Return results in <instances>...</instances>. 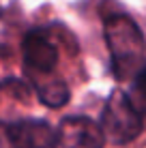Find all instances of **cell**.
<instances>
[{
	"instance_id": "1",
	"label": "cell",
	"mask_w": 146,
	"mask_h": 148,
	"mask_svg": "<svg viewBox=\"0 0 146 148\" xmlns=\"http://www.w3.org/2000/svg\"><path fill=\"white\" fill-rule=\"evenodd\" d=\"M103 34L112 56L116 79H133L146 67V39L129 15H110L103 24Z\"/></svg>"
},
{
	"instance_id": "2",
	"label": "cell",
	"mask_w": 146,
	"mask_h": 148,
	"mask_svg": "<svg viewBox=\"0 0 146 148\" xmlns=\"http://www.w3.org/2000/svg\"><path fill=\"white\" fill-rule=\"evenodd\" d=\"M101 129L105 133V140H110L116 146L129 144L142 133L144 116L135 110L125 90H114L110 95L101 116Z\"/></svg>"
},
{
	"instance_id": "3",
	"label": "cell",
	"mask_w": 146,
	"mask_h": 148,
	"mask_svg": "<svg viewBox=\"0 0 146 148\" xmlns=\"http://www.w3.org/2000/svg\"><path fill=\"white\" fill-rule=\"evenodd\" d=\"M13 148H58V129L41 118H22L7 125Z\"/></svg>"
},
{
	"instance_id": "4",
	"label": "cell",
	"mask_w": 146,
	"mask_h": 148,
	"mask_svg": "<svg viewBox=\"0 0 146 148\" xmlns=\"http://www.w3.org/2000/svg\"><path fill=\"white\" fill-rule=\"evenodd\" d=\"M58 144L62 148H103L105 133L88 116H67L58 125Z\"/></svg>"
},
{
	"instance_id": "5",
	"label": "cell",
	"mask_w": 146,
	"mask_h": 148,
	"mask_svg": "<svg viewBox=\"0 0 146 148\" xmlns=\"http://www.w3.org/2000/svg\"><path fill=\"white\" fill-rule=\"evenodd\" d=\"M24 64L30 73L47 75L58 64V47L49 41L43 30H30L22 41Z\"/></svg>"
},
{
	"instance_id": "6",
	"label": "cell",
	"mask_w": 146,
	"mask_h": 148,
	"mask_svg": "<svg viewBox=\"0 0 146 148\" xmlns=\"http://www.w3.org/2000/svg\"><path fill=\"white\" fill-rule=\"evenodd\" d=\"M37 97L47 108H62L71 99V92H69V86L62 79H47L37 86Z\"/></svg>"
},
{
	"instance_id": "7",
	"label": "cell",
	"mask_w": 146,
	"mask_h": 148,
	"mask_svg": "<svg viewBox=\"0 0 146 148\" xmlns=\"http://www.w3.org/2000/svg\"><path fill=\"white\" fill-rule=\"evenodd\" d=\"M127 95L131 99V103L135 105V110L142 116H146V67L133 77V84L127 90Z\"/></svg>"
},
{
	"instance_id": "8",
	"label": "cell",
	"mask_w": 146,
	"mask_h": 148,
	"mask_svg": "<svg viewBox=\"0 0 146 148\" xmlns=\"http://www.w3.org/2000/svg\"><path fill=\"white\" fill-rule=\"evenodd\" d=\"M11 148H13V146H11Z\"/></svg>"
}]
</instances>
